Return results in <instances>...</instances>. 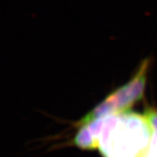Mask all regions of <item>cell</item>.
Wrapping results in <instances>:
<instances>
[{
    "label": "cell",
    "instance_id": "7a4b0ae2",
    "mask_svg": "<svg viewBox=\"0 0 157 157\" xmlns=\"http://www.w3.org/2000/svg\"><path fill=\"white\" fill-rule=\"evenodd\" d=\"M149 63L148 58L143 61L138 71L129 82L113 92L101 103L88 113L78 121V127L98 118L128 111L136 102L143 98Z\"/></svg>",
    "mask_w": 157,
    "mask_h": 157
},
{
    "label": "cell",
    "instance_id": "6da1fadb",
    "mask_svg": "<svg viewBox=\"0 0 157 157\" xmlns=\"http://www.w3.org/2000/svg\"><path fill=\"white\" fill-rule=\"evenodd\" d=\"M83 149L103 157H157V110L114 114L81 126L74 139Z\"/></svg>",
    "mask_w": 157,
    "mask_h": 157
}]
</instances>
